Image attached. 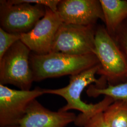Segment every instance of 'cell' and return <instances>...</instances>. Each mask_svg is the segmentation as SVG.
<instances>
[{
	"label": "cell",
	"instance_id": "6da1fadb",
	"mask_svg": "<svg viewBox=\"0 0 127 127\" xmlns=\"http://www.w3.org/2000/svg\"><path fill=\"white\" fill-rule=\"evenodd\" d=\"M100 64L78 74L70 76L69 83L66 86L57 89H44V94L59 95L66 100L67 104L59 110L62 112H68L71 110H76L82 113L78 115L74 122L78 127H83L87 121L94 115L103 112L114 100L108 96L99 102L95 104H87L82 101L81 95L84 89L92 83H95L99 88L106 87L107 81L101 77L97 79L95 74L100 69Z\"/></svg>",
	"mask_w": 127,
	"mask_h": 127
},
{
	"label": "cell",
	"instance_id": "7a4b0ae2",
	"mask_svg": "<svg viewBox=\"0 0 127 127\" xmlns=\"http://www.w3.org/2000/svg\"><path fill=\"white\" fill-rule=\"evenodd\" d=\"M30 61L34 82L76 75L99 64L94 53L77 56L56 52L43 55L32 53Z\"/></svg>",
	"mask_w": 127,
	"mask_h": 127
},
{
	"label": "cell",
	"instance_id": "3957f363",
	"mask_svg": "<svg viewBox=\"0 0 127 127\" xmlns=\"http://www.w3.org/2000/svg\"><path fill=\"white\" fill-rule=\"evenodd\" d=\"M94 54L98 59L100 69L97 72L108 84L117 85L127 78V62L105 26H96Z\"/></svg>",
	"mask_w": 127,
	"mask_h": 127
},
{
	"label": "cell",
	"instance_id": "277c9868",
	"mask_svg": "<svg viewBox=\"0 0 127 127\" xmlns=\"http://www.w3.org/2000/svg\"><path fill=\"white\" fill-rule=\"evenodd\" d=\"M31 51L19 40L0 59V84H10L29 91L34 82L30 65Z\"/></svg>",
	"mask_w": 127,
	"mask_h": 127
},
{
	"label": "cell",
	"instance_id": "5b68a950",
	"mask_svg": "<svg viewBox=\"0 0 127 127\" xmlns=\"http://www.w3.org/2000/svg\"><path fill=\"white\" fill-rule=\"evenodd\" d=\"M96 28V25L62 23L56 34L51 52L77 56L94 53Z\"/></svg>",
	"mask_w": 127,
	"mask_h": 127
},
{
	"label": "cell",
	"instance_id": "8992f818",
	"mask_svg": "<svg viewBox=\"0 0 127 127\" xmlns=\"http://www.w3.org/2000/svg\"><path fill=\"white\" fill-rule=\"evenodd\" d=\"M46 7L27 3L11 4L0 1V28L12 33L22 34L30 32L45 15Z\"/></svg>",
	"mask_w": 127,
	"mask_h": 127
},
{
	"label": "cell",
	"instance_id": "52a82bcc",
	"mask_svg": "<svg viewBox=\"0 0 127 127\" xmlns=\"http://www.w3.org/2000/svg\"><path fill=\"white\" fill-rule=\"evenodd\" d=\"M43 94L44 89L40 87L23 91L11 89L0 84V127L18 125L30 104Z\"/></svg>",
	"mask_w": 127,
	"mask_h": 127
},
{
	"label": "cell",
	"instance_id": "ba28073f",
	"mask_svg": "<svg viewBox=\"0 0 127 127\" xmlns=\"http://www.w3.org/2000/svg\"><path fill=\"white\" fill-rule=\"evenodd\" d=\"M62 23L57 12L46 7L44 16L30 32L21 34L20 41L33 53H49L51 52L56 34Z\"/></svg>",
	"mask_w": 127,
	"mask_h": 127
},
{
	"label": "cell",
	"instance_id": "9c48e42d",
	"mask_svg": "<svg viewBox=\"0 0 127 127\" xmlns=\"http://www.w3.org/2000/svg\"><path fill=\"white\" fill-rule=\"evenodd\" d=\"M57 12L63 23L79 26H95L104 22L100 0H60Z\"/></svg>",
	"mask_w": 127,
	"mask_h": 127
},
{
	"label": "cell",
	"instance_id": "30bf717a",
	"mask_svg": "<svg viewBox=\"0 0 127 127\" xmlns=\"http://www.w3.org/2000/svg\"><path fill=\"white\" fill-rule=\"evenodd\" d=\"M76 117L71 112L50 110L36 99L30 104L18 125L13 127H65L74 123Z\"/></svg>",
	"mask_w": 127,
	"mask_h": 127
},
{
	"label": "cell",
	"instance_id": "8fae6325",
	"mask_svg": "<svg viewBox=\"0 0 127 127\" xmlns=\"http://www.w3.org/2000/svg\"><path fill=\"white\" fill-rule=\"evenodd\" d=\"M105 27L113 37L119 27L127 19V0H100Z\"/></svg>",
	"mask_w": 127,
	"mask_h": 127
},
{
	"label": "cell",
	"instance_id": "7c38bea8",
	"mask_svg": "<svg viewBox=\"0 0 127 127\" xmlns=\"http://www.w3.org/2000/svg\"><path fill=\"white\" fill-rule=\"evenodd\" d=\"M110 127H127V100L114 101L103 112Z\"/></svg>",
	"mask_w": 127,
	"mask_h": 127
},
{
	"label": "cell",
	"instance_id": "4fadbf2b",
	"mask_svg": "<svg viewBox=\"0 0 127 127\" xmlns=\"http://www.w3.org/2000/svg\"><path fill=\"white\" fill-rule=\"evenodd\" d=\"M86 92L90 97H96L100 95H104L111 97L114 101L127 100V78L124 82L117 85L108 84L103 88H99L91 84Z\"/></svg>",
	"mask_w": 127,
	"mask_h": 127
},
{
	"label": "cell",
	"instance_id": "5bb4252c",
	"mask_svg": "<svg viewBox=\"0 0 127 127\" xmlns=\"http://www.w3.org/2000/svg\"><path fill=\"white\" fill-rule=\"evenodd\" d=\"M21 34L12 33L0 28V59L15 43L20 40Z\"/></svg>",
	"mask_w": 127,
	"mask_h": 127
},
{
	"label": "cell",
	"instance_id": "9a60e30c",
	"mask_svg": "<svg viewBox=\"0 0 127 127\" xmlns=\"http://www.w3.org/2000/svg\"><path fill=\"white\" fill-rule=\"evenodd\" d=\"M112 38L127 62V19L119 27Z\"/></svg>",
	"mask_w": 127,
	"mask_h": 127
},
{
	"label": "cell",
	"instance_id": "2e32d148",
	"mask_svg": "<svg viewBox=\"0 0 127 127\" xmlns=\"http://www.w3.org/2000/svg\"><path fill=\"white\" fill-rule=\"evenodd\" d=\"M60 0H8L11 4L27 3L42 6L50 9L52 11L57 12L58 6Z\"/></svg>",
	"mask_w": 127,
	"mask_h": 127
},
{
	"label": "cell",
	"instance_id": "e0dca14e",
	"mask_svg": "<svg viewBox=\"0 0 127 127\" xmlns=\"http://www.w3.org/2000/svg\"><path fill=\"white\" fill-rule=\"evenodd\" d=\"M83 127H110L104 119L103 112H99L94 115Z\"/></svg>",
	"mask_w": 127,
	"mask_h": 127
}]
</instances>
